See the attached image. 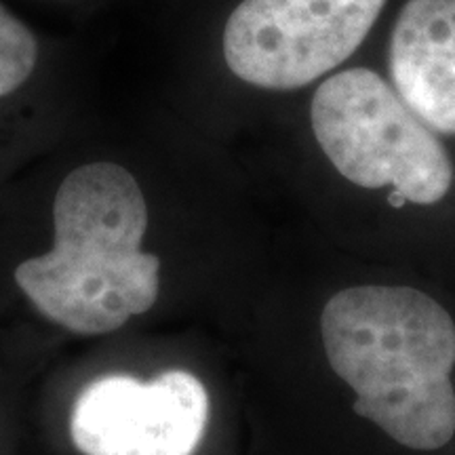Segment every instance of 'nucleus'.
I'll use <instances>...</instances> for the list:
<instances>
[{"label": "nucleus", "instance_id": "obj_8", "mask_svg": "<svg viewBox=\"0 0 455 455\" xmlns=\"http://www.w3.org/2000/svg\"><path fill=\"white\" fill-rule=\"evenodd\" d=\"M388 203L392 204V207H396V209H401V207H405V203H407V198L401 195V192L398 190H392L390 195H388Z\"/></svg>", "mask_w": 455, "mask_h": 455}, {"label": "nucleus", "instance_id": "obj_5", "mask_svg": "<svg viewBox=\"0 0 455 455\" xmlns=\"http://www.w3.org/2000/svg\"><path fill=\"white\" fill-rule=\"evenodd\" d=\"M209 418L196 375L173 369L140 382L106 375L78 395L70 436L84 455H192Z\"/></svg>", "mask_w": 455, "mask_h": 455}, {"label": "nucleus", "instance_id": "obj_4", "mask_svg": "<svg viewBox=\"0 0 455 455\" xmlns=\"http://www.w3.org/2000/svg\"><path fill=\"white\" fill-rule=\"evenodd\" d=\"M384 3L243 0L224 30L226 64L255 87H306L361 47Z\"/></svg>", "mask_w": 455, "mask_h": 455}, {"label": "nucleus", "instance_id": "obj_2", "mask_svg": "<svg viewBox=\"0 0 455 455\" xmlns=\"http://www.w3.org/2000/svg\"><path fill=\"white\" fill-rule=\"evenodd\" d=\"M53 224V249L15 270L41 315L74 333L101 335L155 306L161 259L141 251L148 204L127 169H74L55 195Z\"/></svg>", "mask_w": 455, "mask_h": 455}, {"label": "nucleus", "instance_id": "obj_6", "mask_svg": "<svg viewBox=\"0 0 455 455\" xmlns=\"http://www.w3.org/2000/svg\"><path fill=\"white\" fill-rule=\"evenodd\" d=\"M388 60L403 101L430 129L455 135V0H409Z\"/></svg>", "mask_w": 455, "mask_h": 455}, {"label": "nucleus", "instance_id": "obj_7", "mask_svg": "<svg viewBox=\"0 0 455 455\" xmlns=\"http://www.w3.org/2000/svg\"><path fill=\"white\" fill-rule=\"evenodd\" d=\"M36 57L38 44L30 28L0 4V98L30 78Z\"/></svg>", "mask_w": 455, "mask_h": 455}, {"label": "nucleus", "instance_id": "obj_3", "mask_svg": "<svg viewBox=\"0 0 455 455\" xmlns=\"http://www.w3.org/2000/svg\"><path fill=\"white\" fill-rule=\"evenodd\" d=\"M310 116L318 146L352 184L392 186L415 204L439 203L451 188L445 146L379 74H335L316 89Z\"/></svg>", "mask_w": 455, "mask_h": 455}, {"label": "nucleus", "instance_id": "obj_1", "mask_svg": "<svg viewBox=\"0 0 455 455\" xmlns=\"http://www.w3.org/2000/svg\"><path fill=\"white\" fill-rule=\"evenodd\" d=\"M323 346L355 390V413L418 451L455 435V323L411 287H352L321 315Z\"/></svg>", "mask_w": 455, "mask_h": 455}]
</instances>
